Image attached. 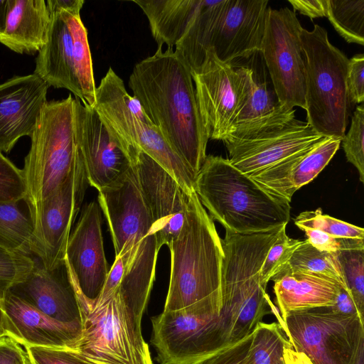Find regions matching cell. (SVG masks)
I'll return each mask as SVG.
<instances>
[{"label":"cell","mask_w":364,"mask_h":364,"mask_svg":"<svg viewBox=\"0 0 364 364\" xmlns=\"http://www.w3.org/2000/svg\"><path fill=\"white\" fill-rule=\"evenodd\" d=\"M286 227L269 250L259 271V283L265 289L268 282L284 267L303 241L290 238L286 233Z\"/></svg>","instance_id":"obj_34"},{"label":"cell","mask_w":364,"mask_h":364,"mask_svg":"<svg viewBox=\"0 0 364 364\" xmlns=\"http://www.w3.org/2000/svg\"><path fill=\"white\" fill-rule=\"evenodd\" d=\"M307 123L319 134L342 139L351 110L346 78L349 59L328 40L326 30L315 24L302 28Z\"/></svg>","instance_id":"obj_7"},{"label":"cell","mask_w":364,"mask_h":364,"mask_svg":"<svg viewBox=\"0 0 364 364\" xmlns=\"http://www.w3.org/2000/svg\"><path fill=\"white\" fill-rule=\"evenodd\" d=\"M8 336L23 346L72 349L81 338L82 326L55 320L9 290L2 293Z\"/></svg>","instance_id":"obj_22"},{"label":"cell","mask_w":364,"mask_h":364,"mask_svg":"<svg viewBox=\"0 0 364 364\" xmlns=\"http://www.w3.org/2000/svg\"><path fill=\"white\" fill-rule=\"evenodd\" d=\"M50 16L44 0H8L0 43L19 54L33 55L44 46Z\"/></svg>","instance_id":"obj_24"},{"label":"cell","mask_w":364,"mask_h":364,"mask_svg":"<svg viewBox=\"0 0 364 364\" xmlns=\"http://www.w3.org/2000/svg\"><path fill=\"white\" fill-rule=\"evenodd\" d=\"M35 264L33 257L0 248V291L1 294L24 279Z\"/></svg>","instance_id":"obj_36"},{"label":"cell","mask_w":364,"mask_h":364,"mask_svg":"<svg viewBox=\"0 0 364 364\" xmlns=\"http://www.w3.org/2000/svg\"><path fill=\"white\" fill-rule=\"evenodd\" d=\"M141 191L154 220L159 245H169L183 226L191 195L144 152L134 163Z\"/></svg>","instance_id":"obj_19"},{"label":"cell","mask_w":364,"mask_h":364,"mask_svg":"<svg viewBox=\"0 0 364 364\" xmlns=\"http://www.w3.org/2000/svg\"><path fill=\"white\" fill-rule=\"evenodd\" d=\"M8 0H0V35L3 33L7 16Z\"/></svg>","instance_id":"obj_49"},{"label":"cell","mask_w":364,"mask_h":364,"mask_svg":"<svg viewBox=\"0 0 364 364\" xmlns=\"http://www.w3.org/2000/svg\"><path fill=\"white\" fill-rule=\"evenodd\" d=\"M151 321L160 364H200L231 345L219 316L163 311Z\"/></svg>","instance_id":"obj_13"},{"label":"cell","mask_w":364,"mask_h":364,"mask_svg":"<svg viewBox=\"0 0 364 364\" xmlns=\"http://www.w3.org/2000/svg\"><path fill=\"white\" fill-rule=\"evenodd\" d=\"M49 85L35 73L0 84V151L9 153L23 136L31 137L47 102Z\"/></svg>","instance_id":"obj_21"},{"label":"cell","mask_w":364,"mask_h":364,"mask_svg":"<svg viewBox=\"0 0 364 364\" xmlns=\"http://www.w3.org/2000/svg\"><path fill=\"white\" fill-rule=\"evenodd\" d=\"M326 17L346 41L364 46V0H326Z\"/></svg>","instance_id":"obj_31"},{"label":"cell","mask_w":364,"mask_h":364,"mask_svg":"<svg viewBox=\"0 0 364 364\" xmlns=\"http://www.w3.org/2000/svg\"><path fill=\"white\" fill-rule=\"evenodd\" d=\"M75 98L47 101L31 135L23 171L28 213L53 193L71 171L75 160Z\"/></svg>","instance_id":"obj_8"},{"label":"cell","mask_w":364,"mask_h":364,"mask_svg":"<svg viewBox=\"0 0 364 364\" xmlns=\"http://www.w3.org/2000/svg\"><path fill=\"white\" fill-rule=\"evenodd\" d=\"M171 274L163 311L219 316L224 257L214 222L196 192L181 230L169 244Z\"/></svg>","instance_id":"obj_2"},{"label":"cell","mask_w":364,"mask_h":364,"mask_svg":"<svg viewBox=\"0 0 364 364\" xmlns=\"http://www.w3.org/2000/svg\"><path fill=\"white\" fill-rule=\"evenodd\" d=\"M251 339L252 333L200 364H242Z\"/></svg>","instance_id":"obj_42"},{"label":"cell","mask_w":364,"mask_h":364,"mask_svg":"<svg viewBox=\"0 0 364 364\" xmlns=\"http://www.w3.org/2000/svg\"><path fill=\"white\" fill-rule=\"evenodd\" d=\"M200 116L208 136L223 141L247 102L254 72L220 60L212 48L191 71Z\"/></svg>","instance_id":"obj_12"},{"label":"cell","mask_w":364,"mask_h":364,"mask_svg":"<svg viewBox=\"0 0 364 364\" xmlns=\"http://www.w3.org/2000/svg\"><path fill=\"white\" fill-rule=\"evenodd\" d=\"M26 364H30V362H29V360H28H28H27V362H26Z\"/></svg>","instance_id":"obj_50"},{"label":"cell","mask_w":364,"mask_h":364,"mask_svg":"<svg viewBox=\"0 0 364 364\" xmlns=\"http://www.w3.org/2000/svg\"><path fill=\"white\" fill-rule=\"evenodd\" d=\"M308 274L334 282L348 289L336 253L321 252L307 240L295 250L284 267L271 280L287 273Z\"/></svg>","instance_id":"obj_29"},{"label":"cell","mask_w":364,"mask_h":364,"mask_svg":"<svg viewBox=\"0 0 364 364\" xmlns=\"http://www.w3.org/2000/svg\"><path fill=\"white\" fill-rule=\"evenodd\" d=\"M284 226L249 235L225 230L221 239L224 257L219 317L230 344L250 335L274 309L259 283V271Z\"/></svg>","instance_id":"obj_4"},{"label":"cell","mask_w":364,"mask_h":364,"mask_svg":"<svg viewBox=\"0 0 364 364\" xmlns=\"http://www.w3.org/2000/svg\"><path fill=\"white\" fill-rule=\"evenodd\" d=\"M19 203H0V248L36 257L33 223Z\"/></svg>","instance_id":"obj_28"},{"label":"cell","mask_w":364,"mask_h":364,"mask_svg":"<svg viewBox=\"0 0 364 364\" xmlns=\"http://www.w3.org/2000/svg\"><path fill=\"white\" fill-rule=\"evenodd\" d=\"M277 105L278 102H274L266 82H257L254 76L247 102L235 124L265 115L273 111Z\"/></svg>","instance_id":"obj_38"},{"label":"cell","mask_w":364,"mask_h":364,"mask_svg":"<svg viewBox=\"0 0 364 364\" xmlns=\"http://www.w3.org/2000/svg\"><path fill=\"white\" fill-rule=\"evenodd\" d=\"M302 26L287 7H269L262 53L279 105L306 109Z\"/></svg>","instance_id":"obj_14"},{"label":"cell","mask_w":364,"mask_h":364,"mask_svg":"<svg viewBox=\"0 0 364 364\" xmlns=\"http://www.w3.org/2000/svg\"><path fill=\"white\" fill-rule=\"evenodd\" d=\"M146 16L158 47L173 48L186 33L204 0H134Z\"/></svg>","instance_id":"obj_26"},{"label":"cell","mask_w":364,"mask_h":364,"mask_svg":"<svg viewBox=\"0 0 364 364\" xmlns=\"http://www.w3.org/2000/svg\"><path fill=\"white\" fill-rule=\"evenodd\" d=\"M347 288L360 315L364 318V250L336 252Z\"/></svg>","instance_id":"obj_33"},{"label":"cell","mask_w":364,"mask_h":364,"mask_svg":"<svg viewBox=\"0 0 364 364\" xmlns=\"http://www.w3.org/2000/svg\"><path fill=\"white\" fill-rule=\"evenodd\" d=\"M350 364H364V338L360 340Z\"/></svg>","instance_id":"obj_48"},{"label":"cell","mask_w":364,"mask_h":364,"mask_svg":"<svg viewBox=\"0 0 364 364\" xmlns=\"http://www.w3.org/2000/svg\"><path fill=\"white\" fill-rule=\"evenodd\" d=\"M325 137L296 119L294 109L278 103L271 112L235 124L223 141L230 162L252 176Z\"/></svg>","instance_id":"obj_10"},{"label":"cell","mask_w":364,"mask_h":364,"mask_svg":"<svg viewBox=\"0 0 364 364\" xmlns=\"http://www.w3.org/2000/svg\"><path fill=\"white\" fill-rule=\"evenodd\" d=\"M341 139L326 136L250 176L270 194L290 203L294 193L313 181L338 150Z\"/></svg>","instance_id":"obj_23"},{"label":"cell","mask_w":364,"mask_h":364,"mask_svg":"<svg viewBox=\"0 0 364 364\" xmlns=\"http://www.w3.org/2000/svg\"><path fill=\"white\" fill-rule=\"evenodd\" d=\"M89 183L76 150L74 166L60 186L29 212L37 257L49 270L65 262L68 241Z\"/></svg>","instance_id":"obj_15"},{"label":"cell","mask_w":364,"mask_h":364,"mask_svg":"<svg viewBox=\"0 0 364 364\" xmlns=\"http://www.w3.org/2000/svg\"><path fill=\"white\" fill-rule=\"evenodd\" d=\"M225 3V0H204L186 33L175 46V51L191 71L198 68L205 59L210 48L212 29Z\"/></svg>","instance_id":"obj_27"},{"label":"cell","mask_w":364,"mask_h":364,"mask_svg":"<svg viewBox=\"0 0 364 364\" xmlns=\"http://www.w3.org/2000/svg\"><path fill=\"white\" fill-rule=\"evenodd\" d=\"M7 336L6 317L2 306V294L0 291V341Z\"/></svg>","instance_id":"obj_47"},{"label":"cell","mask_w":364,"mask_h":364,"mask_svg":"<svg viewBox=\"0 0 364 364\" xmlns=\"http://www.w3.org/2000/svg\"><path fill=\"white\" fill-rule=\"evenodd\" d=\"M129 86L166 141L197 176L209 138L189 67L173 48L158 47L135 65Z\"/></svg>","instance_id":"obj_1"},{"label":"cell","mask_w":364,"mask_h":364,"mask_svg":"<svg viewBox=\"0 0 364 364\" xmlns=\"http://www.w3.org/2000/svg\"><path fill=\"white\" fill-rule=\"evenodd\" d=\"M347 92L352 106L364 101V55L357 54L349 59L346 78Z\"/></svg>","instance_id":"obj_41"},{"label":"cell","mask_w":364,"mask_h":364,"mask_svg":"<svg viewBox=\"0 0 364 364\" xmlns=\"http://www.w3.org/2000/svg\"><path fill=\"white\" fill-rule=\"evenodd\" d=\"M279 324L294 350L313 364H350L364 338L363 318L341 314L333 305L289 312Z\"/></svg>","instance_id":"obj_11"},{"label":"cell","mask_w":364,"mask_h":364,"mask_svg":"<svg viewBox=\"0 0 364 364\" xmlns=\"http://www.w3.org/2000/svg\"><path fill=\"white\" fill-rule=\"evenodd\" d=\"M284 360L285 364H313L306 355L296 352L293 347H287L284 349Z\"/></svg>","instance_id":"obj_46"},{"label":"cell","mask_w":364,"mask_h":364,"mask_svg":"<svg viewBox=\"0 0 364 364\" xmlns=\"http://www.w3.org/2000/svg\"><path fill=\"white\" fill-rule=\"evenodd\" d=\"M83 0H48L50 21L34 73L48 85L65 88L92 106L95 82L87 31L80 10Z\"/></svg>","instance_id":"obj_6"},{"label":"cell","mask_w":364,"mask_h":364,"mask_svg":"<svg viewBox=\"0 0 364 364\" xmlns=\"http://www.w3.org/2000/svg\"><path fill=\"white\" fill-rule=\"evenodd\" d=\"M303 231L307 241L321 252L336 253L343 250H364V240L336 237L313 229Z\"/></svg>","instance_id":"obj_40"},{"label":"cell","mask_w":364,"mask_h":364,"mask_svg":"<svg viewBox=\"0 0 364 364\" xmlns=\"http://www.w3.org/2000/svg\"><path fill=\"white\" fill-rule=\"evenodd\" d=\"M292 347L281 325L259 322L252 332V339L242 364H285L284 349Z\"/></svg>","instance_id":"obj_30"},{"label":"cell","mask_w":364,"mask_h":364,"mask_svg":"<svg viewBox=\"0 0 364 364\" xmlns=\"http://www.w3.org/2000/svg\"><path fill=\"white\" fill-rule=\"evenodd\" d=\"M269 1L267 0H225L210 38L216 56L232 63L260 52Z\"/></svg>","instance_id":"obj_18"},{"label":"cell","mask_w":364,"mask_h":364,"mask_svg":"<svg viewBox=\"0 0 364 364\" xmlns=\"http://www.w3.org/2000/svg\"><path fill=\"white\" fill-rule=\"evenodd\" d=\"M100 210L99 203L95 200L85 206L66 247L65 260L82 309L90 308L95 304L109 272Z\"/></svg>","instance_id":"obj_16"},{"label":"cell","mask_w":364,"mask_h":364,"mask_svg":"<svg viewBox=\"0 0 364 364\" xmlns=\"http://www.w3.org/2000/svg\"><path fill=\"white\" fill-rule=\"evenodd\" d=\"M294 223L301 230H318L336 237L364 240L363 228L325 215L321 208L301 213Z\"/></svg>","instance_id":"obj_32"},{"label":"cell","mask_w":364,"mask_h":364,"mask_svg":"<svg viewBox=\"0 0 364 364\" xmlns=\"http://www.w3.org/2000/svg\"><path fill=\"white\" fill-rule=\"evenodd\" d=\"M333 307L336 311L341 314L347 316L359 315L361 318H363L360 315L355 302L348 289H341L336 302L333 305Z\"/></svg>","instance_id":"obj_45"},{"label":"cell","mask_w":364,"mask_h":364,"mask_svg":"<svg viewBox=\"0 0 364 364\" xmlns=\"http://www.w3.org/2000/svg\"><path fill=\"white\" fill-rule=\"evenodd\" d=\"M294 10L309 16L311 19L326 17V0H289Z\"/></svg>","instance_id":"obj_44"},{"label":"cell","mask_w":364,"mask_h":364,"mask_svg":"<svg viewBox=\"0 0 364 364\" xmlns=\"http://www.w3.org/2000/svg\"><path fill=\"white\" fill-rule=\"evenodd\" d=\"M23 346L7 336L0 341V364H26L28 356Z\"/></svg>","instance_id":"obj_43"},{"label":"cell","mask_w":364,"mask_h":364,"mask_svg":"<svg viewBox=\"0 0 364 364\" xmlns=\"http://www.w3.org/2000/svg\"><path fill=\"white\" fill-rule=\"evenodd\" d=\"M348 162L358 170L360 181L364 183V107L358 106L351 118L350 127L341 139Z\"/></svg>","instance_id":"obj_35"},{"label":"cell","mask_w":364,"mask_h":364,"mask_svg":"<svg viewBox=\"0 0 364 364\" xmlns=\"http://www.w3.org/2000/svg\"><path fill=\"white\" fill-rule=\"evenodd\" d=\"M194 191L210 218L234 233L267 232L290 220L289 203L268 193L228 159L207 156Z\"/></svg>","instance_id":"obj_3"},{"label":"cell","mask_w":364,"mask_h":364,"mask_svg":"<svg viewBox=\"0 0 364 364\" xmlns=\"http://www.w3.org/2000/svg\"><path fill=\"white\" fill-rule=\"evenodd\" d=\"M146 304L114 290L82 309V336L71 350L97 364H153L141 328Z\"/></svg>","instance_id":"obj_9"},{"label":"cell","mask_w":364,"mask_h":364,"mask_svg":"<svg viewBox=\"0 0 364 364\" xmlns=\"http://www.w3.org/2000/svg\"><path fill=\"white\" fill-rule=\"evenodd\" d=\"M27 187L23 171L0 151V203L24 201Z\"/></svg>","instance_id":"obj_37"},{"label":"cell","mask_w":364,"mask_h":364,"mask_svg":"<svg viewBox=\"0 0 364 364\" xmlns=\"http://www.w3.org/2000/svg\"><path fill=\"white\" fill-rule=\"evenodd\" d=\"M30 364H97L69 348L23 346Z\"/></svg>","instance_id":"obj_39"},{"label":"cell","mask_w":364,"mask_h":364,"mask_svg":"<svg viewBox=\"0 0 364 364\" xmlns=\"http://www.w3.org/2000/svg\"><path fill=\"white\" fill-rule=\"evenodd\" d=\"M34 259L27 277L7 290L55 320L83 328L81 305L65 260L49 270L37 257Z\"/></svg>","instance_id":"obj_20"},{"label":"cell","mask_w":364,"mask_h":364,"mask_svg":"<svg viewBox=\"0 0 364 364\" xmlns=\"http://www.w3.org/2000/svg\"><path fill=\"white\" fill-rule=\"evenodd\" d=\"M74 129L76 150L88 183L100 191L114 183L134 164L113 139L95 110L75 97Z\"/></svg>","instance_id":"obj_17"},{"label":"cell","mask_w":364,"mask_h":364,"mask_svg":"<svg viewBox=\"0 0 364 364\" xmlns=\"http://www.w3.org/2000/svg\"><path fill=\"white\" fill-rule=\"evenodd\" d=\"M272 281L281 318L291 311L333 305L343 288L326 279L299 272L287 273Z\"/></svg>","instance_id":"obj_25"},{"label":"cell","mask_w":364,"mask_h":364,"mask_svg":"<svg viewBox=\"0 0 364 364\" xmlns=\"http://www.w3.org/2000/svg\"><path fill=\"white\" fill-rule=\"evenodd\" d=\"M92 107L134 163L139 152H144L170 173L188 195L195 192L196 176L166 141L112 68L96 87Z\"/></svg>","instance_id":"obj_5"}]
</instances>
